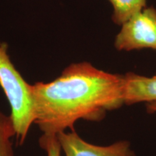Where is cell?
Wrapping results in <instances>:
<instances>
[{
  "mask_svg": "<svg viewBox=\"0 0 156 156\" xmlns=\"http://www.w3.org/2000/svg\"><path fill=\"white\" fill-rule=\"evenodd\" d=\"M34 124L45 135L73 131L80 119L100 122L107 112L124 104V75L88 62L70 64L50 83L32 85Z\"/></svg>",
  "mask_w": 156,
  "mask_h": 156,
  "instance_id": "6da1fadb",
  "label": "cell"
},
{
  "mask_svg": "<svg viewBox=\"0 0 156 156\" xmlns=\"http://www.w3.org/2000/svg\"><path fill=\"white\" fill-rule=\"evenodd\" d=\"M0 85L9 101L10 117L20 145L26 139L34 123L32 85L27 83L16 69L7 52V46L0 44Z\"/></svg>",
  "mask_w": 156,
  "mask_h": 156,
  "instance_id": "7a4b0ae2",
  "label": "cell"
},
{
  "mask_svg": "<svg viewBox=\"0 0 156 156\" xmlns=\"http://www.w3.org/2000/svg\"><path fill=\"white\" fill-rule=\"evenodd\" d=\"M121 26L114 41L117 50L156 51V9L153 7H145Z\"/></svg>",
  "mask_w": 156,
  "mask_h": 156,
  "instance_id": "3957f363",
  "label": "cell"
},
{
  "mask_svg": "<svg viewBox=\"0 0 156 156\" xmlns=\"http://www.w3.org/2000/svg\"><path fill=\"white\" fill-rule=\"evenodd\" d=\"M65 156H134L127 141H119L108 146L90 144L78 135L75 130L56 134Z\"/></svg>",
  "mask_w": 156,
  "mask_h": 156,
  "instance_id": "277c9868",
  "label": "cell"
},
{
  "mask_svg": "<svg viewBox=\"0 0 156 156\" xmlns=\"http://www.w3.org/2000/svg\"><path fill=\"white\" fill-rule=\"evenodd\" d=\"M124 78V104L156 101V75L147 77L128 73Z\"/></svg>",
  "mask_w": 156,
  "mask_h": 156,
  "instance_id": "5b68a950",
  "label": "cell"
},
{
  "mask_svg": "<svg viewBox=\"0 0 156 156\" xmlns=\"http://www.w3.org/2000/svg\"><path fill=\"white\" fill-rule=\"evenodd\" d=\"M113 7L112 20L122 25L127 20L146 7V0H108Z\"/></svg>",
  "mask_w": 156,
  "mask_h": 156,
  "instance_id": "8992f818",
  "label": "cell"
},
{
  "mask_svg": "<svg viewBox=\"0 0 156 156\" xmlns=\"http://www.w3.org/2000/svg\"><path fill=\"white\" fill-rule=\"evenodd\" d=\"M16 135L10 116L0 111V156H14L11 139Z\"/></svg>",
  "mask_w": 156,
  "mask_h": 156,
  "instance_id": "52a82bcc",
  "label": "cell"
},
{
  "mask_svg": "<svg viewBox=\"0 0 156 156\" xmlns=\"http://www.w3.org/2000/svg\"><path fill=\"white\" fill-rule=\"evenodd\" d=\"M40 146L47 153V156H61L62 148L56 135L43 134L39 140Z\"/></svg>",
  "mask_w": 156,
  "mask_h": 156,
  "instance_id": "ba28073f",
  "label": "cell"
},
{
  "mask_svg": "<svg viewBox=\"0 0 156 156\" xmlns=\"http://www.w3.org/2000/svg\"><path fill=\"white\" fill-rule=\"evenodd\" d=\"M146 108H147V111L149 113L156 112V101L147 103Z\"/></svg>",
  "mask_w": 156,
  "mask_h": 156,
  "instance_id": "9c48e42d",
  "label": "cell"
}]
</instances>
